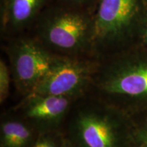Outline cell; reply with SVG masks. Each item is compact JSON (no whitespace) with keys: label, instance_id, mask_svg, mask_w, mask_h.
<instances>
[{"label":"cell","instance_id":"1","mask_svg":"<svg viewBox=\"0 0 147 147\" xmlns=\"http://www.w3.org/2000/svg\"><path fill=\"white\" fill-rule=\"evenodd\" d=\"M89 95L129 113L147 110V57L98 59Z\"/></svg>","mask_w":147,"mask_h":147},{"label":"cell","instance_id":"2","mask_svg":"<svg viewBox=\"0 0 147 147\" xmlns=\"http://www.w3.org/2000/svg\"><path fill=\"white\" fill-rule=\"evenodd\" d=\"M75 105L64 134L77 147H125L132 142L134 126L126 114L90 95Z\"/></svg>","mask_w":147,"mask_h":147},{"label":"cell","instance_id":"3","mask_svg":"<svg viewBox=\"0 0 147 147\" xmlns=\"http://www.w3.org/2000/svg\"><path fill=\"white\" fill-rule=\"evenodd\" d=\"M36 40L55 55L83 57L93 53V18L80 12H54L40 21Z\"/></svg>","mask_w":147,"mask_h":147},{"label":"cell","instance_id":"4","mask_svg":"<svg viewBox=\"0 0 147 147\" xmlns=\"http://www.w3.org/2000/svg\"><path fill=\"white\" fill-rule=\"evenodd\" d=\"M12 83L25 97L34 92L52 69L55 55L38 40L18 38L8 48Z\"/></svg>","mask_w":147,"mask_h":147},{"label":"cell","instance_id":"5","mask_svg":"<svg viewBox=\"0 0 147 147\" xmlns=\"http://www.w3.org/2000/svg\"><path fill=\"white\" fill-rule=\"evenodd\" d=\"M98 59L57 55L52 69L34 92L78 101L89 95Z\"/></svg>","mask_w":147,"mask_h":147},{"label":"cell","instance_id":"6","mask_svg":"<svg viewBox=\"0 0 147 147\" xmlns=\"http://www.w3.org/2000/svg\"><path fill=\"white\" fill-rule=\"evenodd\" d=\"M138 0H100L93 17V51L97 59L105 57L126 39L138 13Z\"/></svg>","mask_w":147,"mask_h":147},{"label":"cell","instance_id":"7","mask_svg":"<svg viewBox=\"0 0 147 147\" xmlns=\"http://www.w3.org/2000/svg\"><path fill=\"white\" fill-rule=\"evenodd\" d=\"M76 101L65 97L33 92L12 108L38 134L61 130Z\"/></svg>","mask_w":147,"mask_h":147},{"label":"cell","instance_id":"8","mask_svg":"<svg viewBox=\"0 0 147 147\" xmlns=\"http://www.w3.org/2000/svg\"><path fill=\"white\" fill-rule=\"evenodd\" d=\"M38 134L28 122L12 110L1 115L0 147H30Z\"/></svg>","mask_w":147,"mask_h":147},{"label":"cell","instance_id":"9","mask_svg":"<svg viewBox=\"0 0 147 147\" xmlns=\"http://www.w3.org/2000/svg\"><path fill=\"white\" fill-rule=\"evenodd\" d=\"M46 0H3L1 28L3 31L19 32L29 25Z\"/></svg>","mask_w":147,"mask_h":147},{"label":"cell","instance_id":"10","mask_svg":"<svg viewBox=\"0 0 147 147\" xmlns=\"http://www.w3.org/2000/svg\"><path fill=\"white\" fill-rule=\"evenodd\" d=\"M64 136L61 130L39 134L30 147H60Z\"/></svg>","mask_w":147,"mask_h":147},{"label":"cell","instance_id":"11","mask_svg":"<svg viewBox=\"0 0 147 147\" xmlns=\"http://www.w3.org/2000/svg\"><path fill=\"white\" fill-rule=\"evenodd\" d=\"M11 82H12L10 66L4 61H0V103L3 104L10 93Z\"/></svg>","mask_w":147,"mask_h":147},{"label":"cell","instance_id":"12","mask_svg":"<svg viewBox=\"0 0 147 147\" xmlns=\"http://www.w3.org/2000/svg\"><path fill=\"white\" fill-rule=\"evenodd\" d=\"M131 136L133 142L147 144V122L134 126Z\"/></svg>","mask_w":147,"mask_h":147},{"label":"cell","instance_id":"13","mask_svg":"<svg viewBox=\"0 0 147 147\" xmlns=\"http://www.w3.org/2000/svg\"><path fill=\"white\" fill-rule=\"evenodd\" d=\"M141 36L144 44L147 46V15L143 21L142 29H141Z\"/></svg>","mask_w":147,"mask_h":147},{"label":"cell","instance_id":"14","mask_svg":"<svg viewBox=\"0 0 147 147\" xmlns=\"http://www.w3.org/2000/svg\"><path fill=\"white\" fill-rule=\"evenodd\" d=\"M60 147H77V146L65 135Z\"/></svg>","mask_w":147,"mask_h":147},{"label":"cell","instance_id":"15","mask_svg":"<svg viewBox=\"0 0 147 147\" xmlns=\"http://www.w3.org/2000/svg\"><path fill=\"white\" fill-rule=\"evenodd\" d=\"M65 1H67V2H69V3H78L84 2V1H86V0H65Z\"/></svg>","mask_w":147,"mask_h":147},{"label":"cell","instance_id":"16","mask_svg":"<svg viewBox=\"0 0 147 147\" xmlns=\"http://www.w3.org/2000/svg\"><path fill=\"white\" fill-rule=\"evenodd\" d=\"M132 142H133V141H132ZM133 142L136 144L135 147H147V144H142V143H137L135 142Z\"/></svg>","mask_w":147,"mask_h":147}]
</instances>
